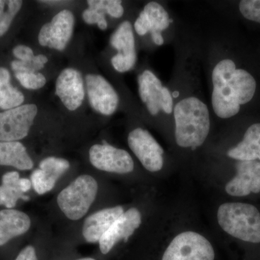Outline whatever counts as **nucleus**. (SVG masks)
Returning a JSON list of instances; mask_svg holds the SVG:
<instances>
[{
	"instance_id": "8",
	"label": "nucleus",
	"mask_w": 260,
	"mask_h": 260,
	"mask_svg": "<svg viewBox=\"0 0 260 260\" xmlns=\"http://www.w3.org/2000/svg\"><path fill=\"white\" fill-rule=\"evenodd\" d=\"M128 145L137 158L149 172L161 170L164 166V150L148 130L136 128L130 132Z\"/></svg>"
},
{
	"instance_id": "9",
	"label": "nucleus",
	"mask_w": 260,
	"mask_h": 260,
	"mask_svg": "<svg viewBox=\"0 0 260 260\" xmlns=\"http://www.w3.org/2000/svg\"><path fill=\"white\" fill-rule=\"evenodd\" d=\"M75 17L68 10L58 13L49 23L43 25L39 31V44L58 51H63L68 46L74 30Z\"/></svg>"
},
{
	"instance_id": "2",
	"label": "nucleus",
	"mask_w": 260,
	"mask_h": 260,
	"mask_svg": "<svg viewBox=\"0 0 260 260\" xmlns=\"http://www.w3.org/2000/svg\"><path fill=\"white\" fill-rule=\"evenodd\" d=\"M175 138L181 148L194 150L205 143L210 129V113L199 98L181 99L174 109Z\"/></svg>"
},
{
	"instance_id": "3",
	"label": "nucleus",
	"mask_w": 260,
	"mask_h": 260,
	"mask_svg": "<svg viewBox=\"0 0 260 260\" xmlns=\"http://www.w3.org/2000/svg\"><path fill=\"white\" fill-rule=\"evenodd\" d=\"M218 221L222 229L240 240L260 243V213L256 207L241 203H227L218 210Z\"/></svg>"
},
{
	"instance_id": "19",
	"label": "nucleus",
	"mask_w": 260,
	"mask_h": 260,
	"mask_svg": "<svg viewBox=\"0 0 260 260\" xmlns=\"http://www.w3.org/2000/svg\"><path fill=\"white\" fill-rule=\"evenodd\" d=\"M228 156L233 159L244 160H260V124L249 126L241 143L228 151Z\"/></svg>"
},
{
	"instance_id": "13",
	"label": "nucleus",
	"mask_w": 260,
	"mask_h": 260,
	"mask_svg": "<svg viewBox=\"0 0 260 260\" xmlns=\"http://www.w3.org/2000/svg\"><path fill=\"white\" fill-rule=\"evenodd\" d=\"M85 81L89 102L94 110L105 116L114 114L119 100L112 85L99 75L88 74Z\"/></svg>"
},
{
	"instance_id": "21",
	"label": "nucleus",
	"mask_w": 260,
	"mask_h": 260,
	"mask_svg": "<svg viewBox=\"0 0 260 260\" xmlns=\"http://www.w3.org/2000/svg\"><path fill=\"white\" fill-rule=\"evenodd\" d=\"M20 175L18 172H8L2 179L3 184L0 186V205H4L8 209H12L16 205L19 199L27 201L29 198L24 194L19 184Z\"/></svg>"
},
{
	"instance_id": "25",
	"label": "nucleus",
	"mask_w": 260,
	"mask_h": 260,
	"mask_svg": "<svg viewBox=\"0 0 260 260\" xmlns=\"http://www.w3.org/2000/svg\"><path fill=\"white\" fill-rule=\"evenodd\" d=\"M89 8L97 10L103 14H108L113 18H120L124 14V8L119 0H88Z\"/></svg>"
},
{
	"instance_id": "22",
	"label": "nucleus",
	"mask_w": 260,
	"mask_h": 260,
	"mask_svg": "<svg viewBox=\"0 0 260 260\" xmlns=\"http://www.w3.org/2000/svg\"><path fill=\"white\" fill-rule=\"evenodd\" d=\"M24 100L23 93L11 85L9 71L0 68V109L5 111L14 109L21 106Z\"/></svg>"
},
{
	"instance_id": "26",
	"label": "nucleus",
	"mask_w": 260,
	"mask_h": 260,
	"mask_svg": "<svg viewBox=\"0 0 260 260\" xmlns=\"http://www.w3.org/2000/svg\"><path fill=\"white\" fill-rule=\"evenodd\" d=\"M15 78L22 86L28 90H38L43 88L47 83L44 75L38 72H21L15 73Z\"/></svg>"
},
{
	"instance_id": "5",
	"label": "nucleus",
	"mask_w": 260,
	"mask_h": 260,
	"mask_svg": "<svg viewBox=\"0 0 260 260\" xmlns=\"http://www.w3.org/2000/svg\"><path fill=\"white\" fill-rule=\"evenodd\" d=\"M215 252L209 241L196 232L181 233L173 239L162 260H214Z\"/></svg>"
},
{
	"instance_id": "14",
	"label": "nucleus",
	"mask_w": 260,
	"mask_h": 260,
	"mask_svg": "<svg viewBox=\"0 0 260 260\" xmlns=\"http://www.w3.org/2000/svg\"><path fill=\"white\" fill-rule=\"evenodd\" d=\"M56 95L68 110H77L85 99V88L81 73L73 68H66L58 76L55 85Z\"/></svg>"
},
{
	"instance_id": "33",
	"label": "nucleus",
	"mask_w": 260,
	"mask_h": 260,
	"mask_svg": "<svg viewBox=\"0 0 260 260\" xmlns=\"http://www.w3.org/2000/svg\"><path fill=\"white\" fill-rule=\"evenodd\" d=\"M19 184H20V189H21L23 193L27 192V191L30 190L32 186L31 181L29 180L28 179H25V178L20 179Z\"/></svg>"
},
{
	"instance_id": "24",
	"label": "nucleus",
	"mask_w": 260,
	"mask_h": 260,
	"mask_svg": "<svg viewBox=\"0 0 260 260\" xmlns=\"http://www.w3.org/2000/svg\"><path fill=\"white\" fill-rule=\"evenodd\" d=\"M70 167V164L68 160L56 157H48L39 164V169L44 173L49 180L54 183L56 182Z\"/></svg>"
},
{
	"instance_id": "6",
	"label": "nucleus",
	"mask_w": 260,
	"mask_h": 260,
	"mask_svg": "<svg viewBox=\"0 0 260 260\" xmlns=\"http://www.w3.org/2000/svg\"><path fill=\"white\" fill-rule=\"evenodd\" d=\"M37 114L35 104H25L0 113V142H15L25 138Z\"/></svg>"
},
{
	"instance_id": "16",
	"label": "nucleus",
	"mask_w": 260,
	"mask_h": 260,
	"mask_svg": "<svg viewBox=\"0 0 260 260\" xmlns=\"http://www.w3.org/2000/svg\"><path fill=\"white\" fill-rule=\"evenodd\" d=\"M237 175L225 185L228 194L244 197L260 191V161L244 160L236 164Z\"/></svg>"
},
{
	"instance_id": "31",
	"label": "nucleus",
	"mask_w": 260,
	"mask_h": 260,
	"mask_svg": "<svg viewBox=\"0 0 260 260\" xmlns=\"http://www.w3.org/2000/svg\"><path fill=\"white\" fill-rule=\"evenodd\" d=\"M13 54L18 60L26 61L31 60L35 56L34 51L30 47L25 45H18L13 49Z\"/></svg>"
},
{
	"instance_id": "17",
	"label": "nucleus",
	"mask_w": 260,
	"mask_h": 260,
	"mask_svg": "<svg viewBox=\"0 0 260 260\" xmlns=\"http://www.w3.org/2000/svg\"><path fill=\"white\" fill-rule=\"evenodd\" d=\"M122 207L105 208L85 219L83 227L84 239L88 243L99 242L113 223L124 213Z\"/></svg>"
},
{
	"instance_id": "10",
	"label": "nucleus",
	"mask_w": 260,
	"mask_h": 260,
	"mask_svg": "<svg viewBox=\"0 0 260 260\" xmlns=\"http://www.w3.org/2000/svg\"><path fill=\"white\" fill-rule=\"evenodd\" d=\"M92 165L104 172L126 174L134 170V161L126 150L112 145H94L89 150Z\"/></svg>"
},
{
	"instance_id": "1",
	"label": "nucleus",
	"mask_w": 260,
	"mask_h": 260,
	"mask_svg": "<svg viewBox=\"0 0 260 260\" xmlns=\"http://www.w3.org/2000/svg\"><path fill=\"white\" fill-rule=\"evenodd\" d=\"M212 107L221 119L237 115L241 106L250 102L255 93L254 77L245 70L237 69L235 62L225 59L215 65L212 73Z\"/></svg>"
},
{
	"instance_id": "18",
	"label": "nucleus",
	"mask_w": 260,
	"mask_h": 260,
	"mask_svg": "<svg viewBox=\"0 0 260 260\" xmlns=\"http://www.w3.org/2000/svg\"><path fill=\"white\" fill-rule=\"evenodd\" d=\"M30 224V218L23 212L13 209L0 210V246L28 232Z\"/></svg>"
},
{
	"instance_id": "15",
	"label": "nucleus",
	"mask_w": 260,
	"mask_h": 260,
	"mask_svg": "<svg viewBox=\"0 0 260 260\" xmlns=\"http://www.w3.org/2000/svg\"><path fill=\"white\" fill-rule=\"evenodd\" d=\"M141 222V214L137 208H132L124 212L99 241L102 254H108L122 239L126 242L140 227Z\"/></svg>"
},
{
	"instance_id": "23",
	"label": "nucleus",
	"mask_w": 260,
	"mask_h": 260,
	"mask_svg": "<svg viewBox=\"0 0 260 260\" xmlns=\"http://www.w3.org/2000/svg\"><path fill=\"white\" fill-rule=\"evenodd\" d=\"M23 6L20 0H0V37H3Z\"/></svg>"
},
{
	"instance_id": "4",
	"label": "nucleus",
	"mask_w": 260,
	"mask_h": 260,
	"mask_svg": "<svg viewBox=\"0 0 260 260\" xmlns=\"http://www.w3.org/2000/svg\"><path fill=\"white\" fill-rule=\"evenodd\" d=\"M99 185L90 175L80 176L61 191L57 203L65 216L78 220L85 216L96 198Z\"/></svg>"
},
{
	"instance_id": "29",
	"label": "nucleus",
	"mask_w": 260,
	"mask_h": 260,
	"mask_svg": "<svg viewBox=\"0 0 260 260\" xmlns=\"http://www.w3.org/2000/svg\"><path fill=\"white\" fill-rule=\"evenodd\" d=\"M239 10L247 20L260 23V0H243L239 3Z\"/></svg>"
},
{
	"instance_id": "20",
	"label": "nucleus",
	"mask_w": 260,
	"mask_h": 260,
	"mask_svg": "<svg viewBox=\"0 0 260 260\" xmlns=\"http://www.w3.org/2000/svg\"><path fill=\"white\" fill-rule=\"evenodd\" d=\"M0 166L13 167L21 171L30 170L34 162L20 142H0Z\"/></svg>"
},
{
	"instance_id": "7",
	"label": "nucleus",
	"mask_w": 260,
	"mask_h": 260,
	"mask_svg": "<svg viewBox=\"0 0 260 260\" xmlns=\"http://www.w3.org/2000/svg\"><path fill=\"white\" fill-rule=\"evenodd\" d=\"M138 91L140 99L152 115H157L160 111L168 114L172 113V94L153 72L145 70L139 75Z\"/></svg>"
},
{
	"instance_id": "32",
	"label": "nucleus",
	"mask_w": 260,
	"mask_h": 260,
	"mask_svg": "<svg viewBox=\"0 0 260 260\" xmlns=\"http://www.w3.org/2000/svg\"><path fill=\"white\" fill-rule=\"evenodd\" d=\"M15 260H38L35 248L30 245L25 246Z\"/></svg>"
},
{
	"instance_id": "12",
	"label": "nucleus",
	"mask_w": 260,
	"mask_h": 260,
	"mask_svg": "<svg viewBox=\"0 0 260 260\" xmlns=\"http://www.w3.org/2000/svg\"><path fill=\"white\" fill-rule=\"evenodd\" d=\"M171 23L172 20L165 8L156 2H150L135 20L134 27L138 35L150 32L154 44L161 46L164 43L161 32L167 30Z\"/></svg>"
},
{
	"instance_id": "30",
	"label": "nucleus",
	"mask_w": 260,
	"mask_h": 260,
	"mask_svg": "<svg viewBox=\"0 0 260 260\" xmlns=\"http://www.w3.org/2000/svg\"><path fill=\"white\" fill-rule=\"evenodd\" d=\"M83 18L84 21L88 25L97 24L99 28L102 30H106L107 28L108 24L107 20H106L105 15L97 11V10L89 8L88 9L84 10Z\"/></svg>"
},
{
	"instance_id": "27",
	"label": "nucleus",
	"mask_w": 260,
	"mask_h": 260,
	"mask_svg": "<svg viewBox=\"0 0 260 260\" xmlns=\"http://www.w3.org/2000/svg\"><path fill=\"white\" fill-rule=\"evenodd\" d=\"M48 62V58L44 54L34 56L31 60L23 61L15 60L11 63L12 69L16 73L21 72H38L44 68Z\"/></svg>"
},
{
	"instance_id": "11",
	"label": "nucleus",
	"mask_w": 260,
	"mask_h": 260,
	"mask_svg": "<svg viewBox=\"0 0 260 260\" xmlns=\"http://www.w3.org/2000/svg\"><path fill=\"white\" fill-rule=\"evenodd\" d=\"M110 44L118 53L112 58V64L119 73H126L134 68L137 53L133 26L129 21H124L113 32Z\"/></svg>"
},
{
	"instance_id": "34",
	"label": "nucleus",
	"mask_w": 260,
	"mask_h": 260,
	"mask_svg": "<svg viewBox=\"0 0 260 260\" xmlns=\"http://www.w3.org/2000/svg\"><path fill=\"white\" fill-rule=\"evenodd\" d=\"M77 260H95V259H93V258L87 257V258H82V259H77Z\"/></svg>"
},
{
	"instance_id": "28",
	"label": "nucleus",
	"mask_w": 260,
	"mask_h": 260,
	"mask_svg": "<svg viewBox=\"0 0 260 260\" xmlns=\"http://www.w3.org/2000/svg\"><path fill=\"white\" fill-rule=\"evenodd\" d=\"M32 186L39 194H44L51 191L56 183L49 180L40 169H36L30 176Z\"/></svg>"
}]
</instances>
